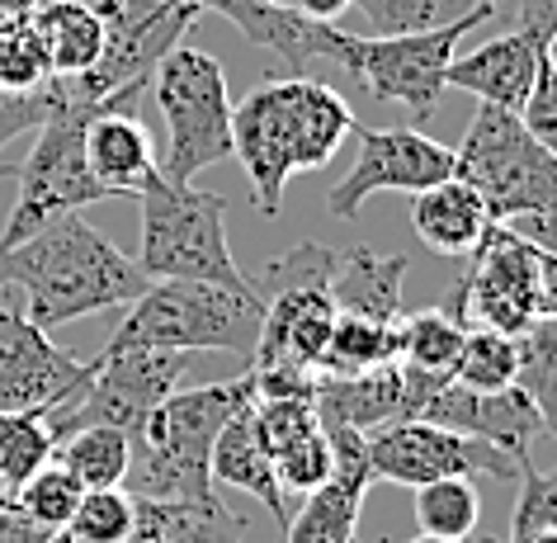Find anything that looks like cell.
<instances>
[{
	"label": "cell",
	"mask_w": 557,
	"mask_h": 543,
	"mask_svg": "<svg viewBox=\"0 0 557 543\" xmlns=\"http://www.w3.org/2000/svg\"><path fill=\"white\" fill-rule=\"evenodd\" d=\"M288 5L298 10V15L308 20H322V24H336L345 10H350V0H288Z\"/></svg>",
	"instance_id": "bcb514c9"
},
{
	"label": "cell",
	"mask_w": 557,
	"mask_h": 543,
	"mask_svg": "<svg viewBox=\"0 0 557 543\" xmlns=\"http://www.w3.org/2000/svg\"><path fill=\"white\" fill-rule=\"evenodd\" d=\"M199 20V0H128L114 20L104 24V52L81 76H52L62 100L72 104H104L114 90L133 81H151L157 62Z\"/></svg>",
	"instance_id": "8fae6325"
},
{
	"label": "cell",
	"mask_w": 557,
	"mask_h": 543,
	"mask_svg": "<svg viewBox=\"0 0 557 543\" xmlns=\"http://www.w3.org/2000/svg\"><path fill=\"white\" fill-rule=\"evenodd\" d=\"M86 165L104 185L109 199L119 194H143V185L161 171L151 133L143 128L137 109H109L100 104L86 119Z\"/></svg>",
	"instance_id": "44dd1931"
},
{
	"label": "cell",
	"mask_w": 557,
	"mask_h": 543,
	"mask_svg": "<svg viewBox=\"0 0 557 543\" xmlns=\"http://www.w3.org/2000/svg\"><path fill=\"white\" fill-rule=\"evenodd\" d=\"M496 10L492 0L472 5L468 15L430 24L421 34H393V38H369V34H345V58L341 72L355 76L373 100L407 104L416 123H425L444 100V72L454 62V48L468 38V29L486 24Z\"/></svg>",
	"instance_id": "52a82bcc"
},
{
	"label": "cell",
	"mask_w": 557,
	"mask_h": 543,
	"mask_svg": "<svg viewBox=\"0 0 557 543\" xmlns=\"http://www.w3.org/2000/svg\"><path fill=\"white\" fill-rule=\"evenodd\" d=\"M444 312L463 331H529L539 322V246H529L506 222H492L468 250V270L454 280Z\"/></svg>",
	"instance_id": "30bf717a"
},
{
	"label": "cell",
	"mask_w": 557,
	"mask_h": 543,
	"mask_svg": "<svg viewBox=\"0 0 557 543\" xmlns=\"http://www.w3.org/2000/svg\"><path fill=\"white\" fill-rule=\"evenodd\" d=\"M29 24L44 48L48 76H81L104 52V20L76 0H44L29 10Z\"/></svg>",
	"instance_id": "484cf974"
},
{
	"label": "cell",
	"mask_w": 557,
	"mask_h": 543,
	"mask_svg": "<svg viewBox=\"0 0 557 543\" xmlns=\"http://www.w3.org/2000/svg\"><path fill=\"white\" fill-rule=\"evenodd\" d=\"M379 365H393V326L341 312L322 359H317V373H326V379H350V373H364Z\"/></svg>",
	"instance_id": "f546056e"
},
{
	"label": "cell",
	"mask_w": 557,
	"mask_h": 543,
	"mask_svg": "<svg viewBox=\"0 0 557 543\" xmlns=\"http://www.w3.org/2000/svg\"><path fill=\"white\" fill-rule=\"evenodd\" d=\"M48 81L29 15H0V90H34Z\"/></svg>",
	"instance_id": "8d00e7d4"
},
{
	"label": "cell",
	"mask_w": 557,
	"mask_h": 543,
	"mask_svg": "<svg viewBox=\"0 0 557 543\" xmlns=\"http://www.w3.org/2000/svg\"><path fill=\"white\" fill-rule=\"evenodd\" d=\"M250 393V373L227 383L203 387H175L147 425L133 435V464L123 478V492L137 501H194L213 492L208 478V454H213L218 430L227 425L232 411H242Z\"/></svg>",
	"instance_id": "7a4b0ae2"
},
{
	"label": "cell",
	"mask_w": 557,
	"mask_h": 543,
	"mask_svg": "<svg viewBox=\"0 0 557 543\" xmlns=\"http://www.w3.org/2000/svg\"><path fill=\"white\" fill-rule=\"evenodd\" d=\"M151 95L165 128V157L157 161L165 180L189 185L199 171L232 157V90L213 52L171 48L151 72Z\"/></svg>",
	"instance_id": "8992f818"
},
{
	"label": "cell",
	"mask_w": 557,
	"mask_h": 543,
	"mask_svg": "<svg viewBox=\"0 0 557 543\" xmlns=\"http://www.w3.org/2000/svg\"><path fill=\"white\" fill-rule=\"evenodd\" d=\"M534 543H557V529H548V534H539Z\"/></svg>",
	"instance_id": "db71d44e"
},
{
	"label": "cell",
	"mask_w": 557,
	"mask_h": 543,
	"mask_svg": "<svg viewBox=\"0 0 557 543\" xmlns=\"http://www.w3.org/2000/svg\"><path fill=\"white\" fill-rule=\"evenodd\" d=\"M411 492H416V525H421V534H440V539L478 534L482 496L472 478H440V482L411 486Z\"/></svg>",
	"instance_id": "4dcf8cb0"
},
{
	"label": "cell",
	"mask_w": 557,
	"mask_h": 543,
	"mask_svg": "<svg viewBox=\"0 0 557 543\" xmlns=\"http://www.w3.org/2000/svg\"><path fill=\"white\" fill-rule=\"evenodd\" d=\"M416 416L435 421L444 430H458V435H468V440L492 444V449H500L520 468V478L534 468V440L543 435V425H539V411H534V402L524 397L520 383L496 387V393H478V387L444 379Z\"/></svg>",
	"instance_id": "e0dca14e"
},
{
	"label": "cell",
	"mask_w": 557,
	"mask_h": 543,
	"mask_svg": "<svg viewBox=\"0 0 557 543\" xmlns=\"http://www.w3.org/2000/svg\"><path fill=\"white\" fill-rule=\"evenodd\" d=\"M557 529V468L539 472L529 468L515 492V510H510V534L500 543H534L539 534Z\"/></svg>",
	"instance_id": "74e56055"
},
{
	"label": "cell",
	"mask_w": 557,
	"mask_h": 543,
	"mask_svg": "<svg viewBox=\"0 0 557 543\" xmlns=\"http://www.w3.org/2000/svg\"><path fill=\"white\" fill-rule=\"evenodd\" d=\"M0 180H15V165H0Z\"/></svg>",
	"instance_id": "11a10c76"
},
{
	"label": "cell",
	"mask_w": 557,
	"mask_h": 543,
	"mask_svg": "<svg viewBox=\"0 0 557 543\" xmlns=\"http://www.w3.org/2000/svg\"><path fill=\"white\" fill-rule=\"evenodd\" d=\"M52 458H58L86 492H95V486H123L128 464H133V440L114 425H86V430H72L66 440H58V454Z\"/></svg>",
	"instance_id": "f1b7e54d"
},
{
	"label": "cell",
	"mask_w": 557,
	"mask_h": 543,
	"mask_svg": "<svg viewBox=\"0 0 557 543\" xmlns=\"http://www.w3.org/2000/svg\"><path fill=\"white\" fill-rule=\"evenodd\" d=\"M274 478L284 486V496H308L312 486H322L331 478V444L322 435V425L312 430V435H302L294 444H284V449H274Z\"/></svg>",
	"instance_id": "f35d334b"
},
{
	"label": "cell",
	"mask_w": 557,
	"mask_h": 543,
	"mask_svg": "<svg viewBox=\"0 0 557 543\" xmlns=\"http://www.w3.org/2000/svg\"><path fill=\"white\" fill-rule=\"evenodd\" d=\"M10 506H15V486L0 478V510H10Z\"/></svg>",
	"instance_id": "f907efd6"
},
{
	"label": "cell",
	"mask_w": 557,
	"mask_h": 543,
	"mask_svg": "<svg viewBox=\"0 0 557 543\" xmlns=\"http://www.w3.org/2000/svg\"><path fill=\"white\" fill-rule=\"evenodd\" d=\"M444 0H350V10L364 20L369 38H393V34H421L440 24Z\"/></svg>",
	"instance_id": "ab89813d"
},
{
	"label": "cell",
	"mask_w": 557,
	"mask_h": 543,
	"mask_svg": "<svg viewBox=\"0 0 557 543\" xmlns=\"http://www.w3.org/2000/svg\"><path fill=\"white\" fill-rule=\"evenodd\" d=\"M355 165L326 194V213L350 222L373 194H421L454 175V147L421 128H364L355 123Z\"/></svg>",
	"instance_id": "7c38bea8"
},
{
	"label": "cell",
	"mask_w": 557,
	"mask_h": 543,
	"mask_svg": "<svg viewBox=\"0 0 557 543\" xmlns=\"http://www.w3.org/2000/svg\"><path fill=\"white\" fill-rule=\"evenodd\" d=\"M143 246L137 264L147 280L222 284L232 294H256L227 246V199L194 185H175L161 171L143 185ZM260 298V294H256Z\"/></svg>",
	"instance_id": "277c9868"
},
{
	"label": "cell",
	"mask_w": 557,
	"mask_h": 543,
	"mask_svg": "<svg viewBox=\"0 0 557 543\" xmlns=\"http://www.w3.org/2000/svg\"><path fill=\"white\" fill-rule=\"evenodd\" d=\"M553 29H557V0H524L520 24L500 38H486L468 58H454L449 72H444V86L468 90L482 104H500L510 114H520L529 90H534L543 44H548Z\"/></svg>",
	"instance_id": "9a60e30c"
},
{
	"label": "cell",
	"mask_w": 557,
	"mask_h": 543,
	"mask_svg": "<svg viewBox=\"0 0 557 543\" xmlns=\"http://www.w3.org/2000/svg\"><path fill=\"white\" fill-rule=\"evenodd\" d=\"M454 175L482 194L492 222H557V157L524 133L520 114L510 109L478 104L463 143L454 147Z\"/></svg>",
	"instance_id": "5b68a950"
},
{
	"label": "cell",
	"mask_w": 557,
	"mask_h": 543,
	"mask_svg": "<svg viewBox=\"0 0 557 543\" xmlns=\"http://www.w3.org/2000/svg\"><path fill=\"white\" fill-rule=\"evenodd\" d=\"M336 298L326 284H298L264 294V322L260 341L250 350V365H274V359H294V365L317 369L331 331H336Z\"/></svg>",
	"instance_id": "d6986e66"
},
{
	"label": "cell",
	"mask_w": 557,
	"mask_h": 543,
	"mask_svg": "<svg viewBox=\"0 0 557 543\" xmlns=\"http://www.w3.org/2000/svg\"><path fill=\"white\" fill-rule=\"evenodd\" d=\"M411 543H468V539H440V534H416Z\"/></svg>",
	"instance_id": "816d5d0a"
},
{
	"label": "cell",
	"mask_w": 557,
	"mask_h": 543,
	"mask_svg": "<svg viewBox=\"0 0 557 543\" xmlns=\"http://www.w3.org/2000/svg\"><path fill=\"white\" fill-rule=\"evenodd\" d=\"M515 383L534 402L543 435L557 440V326L553 322H534L529 331H520V373H515Z\"/></svg>",
	"instance_id": "1f68e13d"
},
{
	"label": "cell",
	"mask_w": 557,
	"mask_h": 543,
	"mask_svg": "<svg viewBox=\"0 0 557 543\" xmlns=\"http://www.w3.org/2000/svg\"><path fill=\"white\" fill-rule=\"evenodd\" d=\"M58 454L48 421L38 411H0V478L10 486L29 482Z\"/></svg>",
	"instance_id": "836d02e7"
},
{
	"label": "cell",
	"mask_w": 557,
	"mask_h": 543,
	"mask_svg": "<svg viewBox=\"0 0 557 543\" xmlns=\"http://www.w3.org/2000/svg\"><path fill=\"white\" fill-rule=\"evenodd\" d=\"M232 157L242 161L250 180V199L264 218H278L284 189L298 175V147H294V100H288V76L264 81L232 104Z\"/></svg>",
	"instance_id": "5bb4252c"
},
{
	"label": "cell",
	"mask_w": 557,
	"mask_h": 543,
	"mask_svg": "<svg viewBox=\"0 0 557 543\" xmlns=\"http://www.w3.org/2000/svg\"><path fill=\"white\" fill-rule=\"evenodd\" d=\"M520 373V336H500V331H463L454 359V383L478 387V393H496L510 387Z\"/></svg>",
	"instance_id": "d6a6232c"
},
{
	"label": "cell",
	"mask_w": 557,
	"mask_h": 543,
	"mask_svg": "<svg viewBox=\"0 0 557 543\" xmlns=\"http://www.w3.org/2000/svg\"><path fill=\"white\" fill-rule=\"evenodd\" d=\"M90 379V359L62 350L20 308H0V411L48 416Z\"/></svg>",
	"instance_id": "2e32d148"
},
{
	"label": "cell",
	"mask_w": 557,
	"mask_h": 543,
	"mask_svg": "<svg viewBox=\"0 0 557 543\" xmlns=\"http://www.w3.org/2000/svg\"><path fill=\"white\" fill-rule=\"evenodd\" d=\"M468 543H500V539H492V534H468Z\"/></svg>",
	"instance_id": "f5cc1de1"
},
{
	"label": "cell",
	"mask_w": 557,
	"mask_h": 543,
	"mask_svg": "<svg viewBox=\"0 0 557 543\" xmlns=\"http://www.w3.org/2000/svg\"><path fill=\"white\" fill-rule=\"evenodd\" d=\"M76 5H86V10H95V15H100V20L109 24V20H114V15H119V10H123V5H128V0H76Z\"/></svg>",
	"instance_id": "7dc6e473"
},
{
	"label": "cell",
	"mask_w": 557,
	"mask_h": 543,
	"mask_svg": "<svg viewBox=\"0 0 557 543\" xmlns=\"http://www.w3.org/2000/svg\"><path fill=\"white\" fill-rule=\"evenodd\" d=\"M458 345H463V326H458L444 308L401 312L393 322V365H401V369L444 373V379H449Z\"/></svg>",
	"instance_id": "83f0119b"
},
{
	"label": "cell",
	"mask_w": 557,
	"mask_h": 543,
	"mask_svg": "<svg viewBox=\"0 0 557 543\" xmlns=\"http://www.w3.org/2000/svg\"><path fill=\"white\" fill-rule=\"evenodd\" d=\"M543 62L553 66V76H557V29L548 34V44H543Z\"/></svg>",
	"instance_id": "681fc988"
},
{
	"label": "cell",
	"mask_w": 557,
	"mask_h": 543,
	"mask_svg": "<svg viewBox=\"0 0 557 543\" xmlns=\"http://www.w3.org/2000/svg\"><path fill=\"white\" fill-rule=\"evenodd\" d=\"M199 10H213V15L236 24V34L274 52V58H284L294 66V76H312L317 66L341 72L345 29H336V24L308 20L294 5H274V0H199Z\"/></svg>",
	"instance_id": "ac0fdd59"
},
{
	"label": "cell",
	"mask_w": 557,
	"mask_h": 543,
	"mask_svg": "<svg viewBox=\"0 0 557 543\" xmlns=\"http://www.w3.org/2000/svg\"><path fill=\"white\" fill-rule=\"evenodd\" d=\"M411 256H379L369 246H350L336 256V274H331V298L341 312L350 317H369V322H387L393 326L407 303H401V284H407Z\"/></svg>",
	"instance_id": "7402d4cb"
},
{
	"label": "cell",
	"mask_w": 557,
	"mask_h": 543,
	"mask_svg": "<svg viewBox=\"0 0 557 543\" xmlns=\"http://www.w3.org/2000/svg\"><path fill=\"white\" fill-rule=\"evenodd\" d=\"M411 227L430 250H440V256H468V250L482 242V232L492 227V218H486L482 194L463 185L458 175H449V180H440V185L416 194Z\"/></svg>",
	"instance_id": "d4e9b609"
},
{
	"label": "cell",
	"mask_w": 557,
	"mask_h": 543,
	"mask_svg": "<svg viewBox=\"0 0 557 543\" xmlns=\"http://www.w3.org/2000/svg\"><path fill=\"white\" fill-rule=\"evenodd\" d=\"M81 492H86V486H81L72 472L58 464V458H48V464L38 468L29 482H20V486H15V506L29 515L34 525H44L48 534H62L66 520L76 515Z\"/></svg>",
	"instance_id": "d590c367"
},
{
	"label": "cell",
	"mask_w": 557,
	"mask_h": 543,
	"mask_svg": "<svg viewBox=\"0 0 557 543\" xmlns=\"http://www.w3.org/2000/svg\"><path fill=\"white\" fill-rule=\"evenodd\" d=\"M133 543H246V534L218 492L194 501L133 496Z\"/></svg>",
	"instance_id": "cb8c5ba5"
},
{
	"label": "cell",
	"mask_w": 557,
	"mask_h": 543,
	"mask_svg": "<svg viewBox=\"0 0 557 543\" xmlns=\"http://www.w3.org/2000/svg\"><path fill=\"white\" fill-rule=\"evenodd\" d=\"M62 543H133V496L123 486L81 492L76 515L62 529Z\"/></svg>",
	"instance_id": "e575fe53"
},
{
	"label": "cell",
	"mask_w": 557,
	"mask_h": 543,
	"mask_svg": "<svg viewBox=\"0 0 557 543\" xmlns=\"http://www.w3.org/2000/svg\"><path fill=\"white\" fill-rule=\"evenodd\" d=\"M147 274L86 218L62 213L20 246L0 250V288H20L24 317L58 331L76 317L128 308L147 294Z\"/></svg>",
	"instance_id": "6da1fadb"
},
{
	"label": "cell",
	"mask_w": 557,
	"mask_h": 543,
	"mask_svg": "<svg viewBox=\"0 0 557 543\" xmlns=\"http://www.w3.org/2000/svg\"><path fill=\"white\" fill-rule=\"evenodd\" d=\"M52 104H58V86H52V76L44 81V86H34V90H0V147L15 143L20 133L44 128Z\"/></svg>",
	"instance_id": "60d3db41"
},
{
	"label": "cell",
	"mask_w": 557,
	"mask_h": 543,
	"mask_svg": "<svg viewBox=\"0 0 557 543\" xmlns=\"http://www.w3.org/2000/svg\"><path fill=\"white\" fill-rule=\"evenodd\" d=\"M52 543H62V534H58V539H52Z\"/></svg>",
	"instance_id": "9f6ffc18"
},
{
	"label": "cell",
	"mask_w": 557,
	"mask_h": 543,
	"mask_svg": "<svg viewBox=\"0 0 557 543\" xmlns=\"http://www.w3.org/2000/svg\"><path fill=\"white\" fill-rule=\"evenodd\" d=\"M264 298L232 294L222 284L151 280L147 294L128 303V317L109 336L104 350H227L246 355L260 341Z\"/></svg>",
	"instance_id": "3957f363"
},
{
	"label": "cell",
	"mask_w": 557,
	"mask_h": 543,
	"mask_svg": "<svg viewBox=\"0 0 557 543\" xmlns=\"http://www.w3.org/2000/svg\"><path fill=\"white\" fill-rule=\"evenodd\" d=\"M359 506H364L359 486L326 478L322 486H312L302 496V506H294V515L284 525V543H355Z\"/></svg>",
	"instance_id": "4316f807"
},
{
	"label": "cell",
	"mask_w": 557,
	"mask_h": 543,
	"mask_svg": "<svg viewBox=\"0 0 557 543\" xmlns=\"http://www.w3.org/2000/svg\"><path fill=\"white\" fill-rule=\"evenodd\" d=\"M317 421L322 425H355V430H379L387 421H401V369L379 365L350 379H326L317 373V393H312Z\"/></svg>",
	"instance_id": "603a6c76"
},
{
	"label": "cell",
	"mask_w": 557,
	"mask_h": 543,
	"mask_svg": "<svg viewBox=\"0 0 557 543\" xmlns=\"http://www.w3.org/2000/svg\"><path fill=\"white\" fill-rule=\"evenodd\" d=\"M208 478L222 482V486H236V492L256 496L274 520L288 525L294 515V501L284 496V486L274 478V454L260 435V421H256V402H246L242 411L227 416V425L218 430L213 440V454H208Z\"/></svg>",
	"instance_id": "ffe728a7"
},
{
	"label": "cell",
	"mask_w": 557,
	"mask_h": 543,
	"mask_svg": "<svg viewBox=\"0 0 557 543\" xmlns=\"http://www.w3.org/2000/svg\"><path fill=\"white\" fill-rule=\"evenodd\" d=\"M520 123L543 151H553L557 157V76H553L548 62H539L534 90H529V100L520 109Z\"/></svg>",
	"instance_id": "7bdbcfd3"
},
{
	"label": "cell",
	"mask_w": 557,
	"mask_h": 543,
	"mask_svg": "<svg viewBox=\"0 0 557 543\" xmlns=\"http://www.w3.org/2000/svg\"><path fill=\"white\" fill-rule=\"evenodd\" d=\"M256 421H260V435L264 444L274 449H284V444H294L302 435H312L317 425V407L308 397H274V402H256Z\"/></svg>",
	"instance_id": "b9f144b4"
},
{
	"label": "cell",
	"mask_w": 557,
	"mask_h": 543,
	"mask_svg": "<svg viewBox=\"0 0 557 543\" xmlns=\"http://www.w3.org/2000/svg\"><path fill=\"white\" fill-rule=\"evenodd\" d=\"M369 464L379 482L397 486H421L440 478H496V482H520V468L500 449L482 440H468L458 430H444L435 421H387L369 430Z\"/></svg>",
	"instance_id": "4fadbf2b"
},
{
	"label": "cell",
	"mask_w": 557,
	"mask_h": 543,
	"mask_svg": "<svg viewBox=\"0 0 557 543\" xmlns=\"http://www.w3.org/2000/svg\"><path fill=\"white\" fill-rule=\"evenodd\" d=\"M58 86V81H52ZM100 104H72L62 100L52 104L48 123L38 128L34 151L24 157V165H15V208H10L5 227H0V250L20 246L24 236H34L38 227H48L52 218L62 213H81V208L109 199L104 185L90 175L86 165V119Z\"/></svg>",
	"instance_id": "ba28073f"
},
{
	"label": "cell",
	"mask_w": 557,
	"mask_h": 543,
	"mask_svg": "<svg viewBox=\"0 0 557 543\" xmlns=\"http://www.w3.org/2000/svg\"><path fill=\"white\" fill-rule=\"evenodd\" d=\"M539 322L557 326V256L539 250Z\"/></svg>",
	"instance_id": "f6af8a7d"
},
{
	"label": "cell",
	"mask_w": 557,
	"mask_h": 543,
	"mask_svg": "<svg viewBox=\"0 0 557 543\" xmlns=\"http://www.w3.org/2000/svg\"><path fill=\"white\" fill-rule=\"evenodd\" d=\"M52 539H58V534H48L44 525H34L20 506L0 510V543H52Z\"/></svg>",
	"instance_id": "ee69618b"
},
{
	"label": "cell",
	"mask_w": 557,
	"mask_h": 543,
	"mask_svg": "<svg viewBox=\"0 0 557 543\" xmlns=\"http://www.w3.org/2000/svg\"><path fill=\"white\" fill-rule=\"evenodd\" d=\"M185 369L189 355L180 350H100L90 359V379L76 387V397L52 407L44 421L52 440H66L72 430L86 425H114L133 440L147 425V416L180 387Z\"/></svg>",
	"instance_id": "9c48e42d"
},
{
	"label": "cell",
	"mask_w": 557,
	"mask_h": 543,
	"mask_svg": "<svg viewBox=\"0 0 557 543\" xmlns=\"http://www.w3.org/2000/svg\"><path fill=\"white\" fill-rule=\"evenodd\" d=\"M38 5H44V0H0V15H29Z\"/></svg>",
	"instance_id": "c3c4849f"
}]
</instances>
